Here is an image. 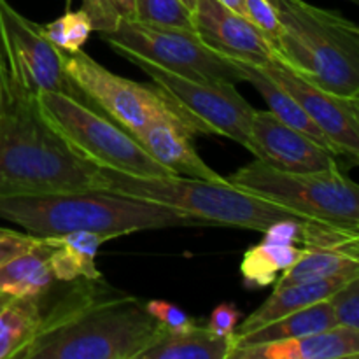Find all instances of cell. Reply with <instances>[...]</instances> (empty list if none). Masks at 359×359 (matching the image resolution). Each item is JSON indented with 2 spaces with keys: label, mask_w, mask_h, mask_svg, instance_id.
<instances>
[{
  "label": "cell",
  "mask_w": 359,
  "mask_h": 359,
  "mask_svg": "<svg viewBox=\"0 0 359 359\" xmlns=\"http://www.w3.org/2000/svg\"><path fill=\"white\" fill-rule=\"evenodd\" d=\"M55 191H104L102 168L49 125L0 30V195Z\"/></svg>",
  "instance_id": "1"
},
{
  "label": "cell",
  "mask_w": 359,
  "mask_h": 359,
  "mask_svg": "<svg viewBox=\"0 0 359 359\" xmlns=\"http://www.w3.org/2000/svg\"><path fill=\"white\" fill-rule=\"evenodd\" d=\"M53 305L41 297V332L18 359H137L165 332L140 298L104 279L72 280Z\"/></svg>",
  "instance_id": "2"
},
{
  "label": "cell",
  "mask_w": 359,
  "mask_h": 359,
  "mask_svg": "<svg viewBox=\"0 0 359 359\" xmlns=\"http://www.w3.org/2000/svg\"><path fill=\"white\" fill-rule=\"evenodd\" d=\"M0 219L35 237L98 231L114 237L144 230L200 226L182 210L111 191H55L0 195Z\"/></svg>",
  "instance_id": "3"
},
{
  "label": "cell",
  "mask_w": 359,
  "mask_h": 359,
  "mask_svg": "<svg viewBox=\"0 0 359 359\" xmlns=\"http://www.w3.org/2000/svg\"><path fill=\"white\" fill-rule=\"evenodd\" d=\"M283 25L280 62L323 90L359 93V28L335 11L305 0H270Z\"/></svg>",
  "instance_id": "4"
},
{
  "label": "cell",
  "mask_w": 359,
  "mask_h": 359,
  "mask_svg": "<svg viewBox=\"0 0 359 359\" xmlns=\"http://www.w3.org/2000/svg\"><path fill=\"white\" fill-rule=\"evenodd\" d=\"M104 191L168 205L182 210L209 226H235L265 231L283 219L305 221L300 214L259 198L238 186L224 181H205L172 175V177H139L102 168Z\"/></svg>",
  "instance_id": "5"
},
{
  "label": "cell",
  "mask_w": 359,
  "mask_h": 359,
  "mask_svg": "<svg viewBox=\"0 0 359 359\" xmlns=\"http://www.w3.org/2000/svg\"><path fill=\"white\" fill-rule=\"evenodd\" d=\"M37 98L49 125L69 144L70 149L84 160L100 168L139 177L175 175L158 163L132 133L98 109L55 91H42Z\"/></svg>",
  "instance_id": "6"
},
{
  "label": "cell",
  "mask_w": 359,
  "mask_h": 359,
  "mask_svg": "<svg viewBox=\"0 0 359 359\" xmlns=\"http://www.w3.org/2000/svg\"><path fill=\"white\" fill-rule=\"evenodd\" d=\"M231 184L300 214L305 221L354 226L359 223V184L340 168L284 172L255 160L228 177Z\"/></svg>",
  "instance_id": "7"
},
{
  "label": "cell",
  "mask_w": 359,
  "mask_h": 359,
  "mask_svg": "<svg viewBox=\"0 0 359 359\" xmlns=\"http://www.w3.org/2000/svg\"><path fill=\"white\" fill-rule=\"evenodd\" d=\"M65 72L88 105L104 112L133 137L158 118L179 123L193 137L210 135L156 83L142 84L118 76L83 49L72 55L65 53Z\"/></svg>",
  "instance_id": "8"
},
{
  "label": "cell",
  "mask_w": 359,
  "mask_h": 359,
  "mask_svg": "<svg viewBox=\"0 0 359 359\" xmlns=\"http://www.w3.org/2000/svg\"><path fill=\"white\" fill-rule=\"evenodd\" d=\"M100 39L116 53H133L191 79L224 84L245 83L238 63L212 51L200 41L195 30L123 20L112 32H102Z\"/></svg>",
  "instance_id": "9"
},
{
  "label": "cell",
  "mask_w": 359,
  "mask_h": 359,
  "mask_svg": "<svg viewBox=\"0 0 359 359\" xmlns=\"http://www.w3.org/2000/svg\"><path fill=\"white\" fill-rule=\"evenodd\" d=\"M128 62L163 88L189 116L196 119L210 135H224L249 147V130L256 109L237 91V84L209 83L170 72L149 60L128 51H119Z\"/></svg>",
  "instance_id": "10"
},
{
  "label": "cell",
  "mask_w": 359,
  "mask_h": 359,
  "mask_svg": "<svg viewBox=\"0 0 359 359\" xmlns=\"http://www.w3.org/2000/svg\"><path fill=\"white\" fill-rule=\"evenodd\" d=\"M0 30L14 67L35 93L55 91L84 102L65 72V53L49 41L44 27L18 13L7 0H0Z\"/></svg>",
  "instance_id": "11"
},
{
  "label": "cell",
  "mask_w": 359,
  "mask_h": 359,
  "mask_svg": "<svg viewBox=\"0 0 359 359\" xmlns=\"http://www.w3.org/2000/svg\"><path fill=\"white\" fill-rule=\"evenodd\" d=\"M258 69L297 98L337 154H347L359 163V111L354 98L323 90L280 60Z\"/></svg>",
  "instance_id": "12"
},
{
  "label": "cell",
  "mask_w": 359,
  "mask_h": 359,
  "mask_svg": "<svg viewBox=\"0 0 359 359\" xmlns=\"http://www.w3.org/2000/svg\"><path fill=\"white\" fill-rule=\"evenodd\" d=\"M193 28L203 44L233 62L263 67L279 60L265 35L219 0H196Z\"/></svg>",
  "instance_id": "13"
},
{
  "label": "cell",
  "mask_w": 359,
  "mask_h": 359,
  "mask_svg": "<svg viewBox=\"0 0 359 359\" xmlns=\"http://www.w3.org/2000/svg\"><path fill=\"white\" fill-rule=\"evenodd\" d=\"M248 149L256 160L284 172L305 174L339 167L335 154L311 137L287 126L270 111H255Z\"/></svg>",
  "instance_id": "14"
},
{
  "label": "cell",
  "mask_w": 359,
  "mask_h": 359,
  "mask_svg": "<svg viewBox=\"0 0 359 359\" xmlns=\"http://www.w3.org/2000/svg\"><path fill=\"white\" fill-rule=\"evenodd\" d=\"M135 139L142 144L144 149L158 163L174 172L175 175L205 179V181H224L226 179L221 177L200 158L191 144V133L172 119H153L142 132L137 133Z\"/></svg>",
  "instance_id": "15"
},
{
  "label": "cell",
  "mask_w": 359,
  "mask_h": 359,
  "mask_svg": "<svg viewBox=\"0 0 359 359\" xmlns=\"http://www.w3.org/2000/svg\"><path fill=\"white\" fill-rule=\"evenodd\" d=\"M359 358V330L337 325L325 332L262 346L233 349L228 359H346Z\"/></svg>",
  "instance_id": "16"
},
{
  "label": "cell",
  "mask_w": 359,
  "mask_h": 359,
  "mask_svg": "<svg viewBox=\"0 0 359 359\" xmlns=\"http://www.w3.org/2000/svg\"><path fill=\"white\" fill-rule=\"evenodd\" d=\"M349 279H353V277L340 276L330 277V279L307 280V283H297L284 287H276L273 293L252 314H249L242 321V325L237 326L235 335L252 332V330L269 325L272 321H277V319L284 318V316L293 314V312L302 311L305 307H311V305L319 304L323 300H328Z\"/></svg>",
  "instance_id": "17"
},
{
  "label": "cell",
  "mask_w": 359,
  "mask_h": 359,
  "mask_svg": "<svg viewBox=\"0 0 359 359\" xmlns=\"http://www.w3.org/2000/svg\"><path fill=\"white\" fill-rule=\"evenodd\" d=\"M53 245L41 238L35 248L0 266V297L41 298L58 283L51 269Z\"/></svg>",
  "instance_id": "18"
},
{
  "label": "cell",
  "mask_w": 359,
  "mask_h": 359,
  "mask_svg": "<svg viewBox=\"0 0 359 359\" xmlns=\"http://www.w3.org/2000/svg\"><path fill=\"white\" fill-rule=\"evenodd\" d=\"M111 238L116 237L98 231H72L58 237H46L53 245L51 269L56 280L69 284L77 279H102L95 259L102 244Z\"/></svg>",
  "instance_id": "19"
},
{
  "label": "cell",
  "mask_w": 359,
  "mask_h": 359,
  "mask_svg": "<svg viewBox=\"0 0 359 359\" xmlns=\"http://www.w3.org/2000/svg\"><path fill=\"white\" fill-rule=\"evenodd\" d=\"M337 325L339 323H337L335 309L328 298V300H323L319 304L311 305V307L293 312V314L284 316V318L269 323V325L259 326L252 332L233 335V349L298 339V337L311 335V333L325 332V330L333 328Z\"/></svg>",
  "instance_id": "20"
},
{
  "label": "cell",
  "mask_w": 359,
  "mask_h": 359,
  "mask_svg": "<svg viewBox=\"0 0 359 359\" xmlns=\"http://www.w3.org/2000/svg\"><path fill=\"white\" fill-rule=\"evenodd\" d=\"M231 349L233 339L193 325L179 332H163L137 359H228Z\"/></svg>",
  "instance_id": "21"
},
{
  "label": "cell",
  "mask_w": 359,
  "mask_h": 359,
  "mask_svg": "<svg viewBox=\"0 0 359 359\" xmlns=\"http://www.w3.org/2000/svg\"><path fill=\"white\" fill-rule=\"evenodd\" d=\"M238 67L244 72L245 83L251 84L256 91L263 97V100L269 105V111L273 112L277 118L283 123H286L291 128L298 130L304 135L311 137L312 140H316L318 144H321L323 147L333 153L337 156V151L333 149V146L330 144V140L326 139L325 133L318 128L314 121L311 119V116L305 112V109L298 104L297 98L293 95L287 93L283 86L276 83L273 79H270L265 72L258 69L255 65H249V63H241L237 62Z\"/></svg>",
  "instance_id": "22"
},
{
  "label": "cell",
  "mask_w": 359,
  "mask_h": 359,
  "mask_svg": "<svg viewBox=\"0 0 359 359\" xmlns=\"http://www.w3.org/2000/svg\"><path fill=\"white\" fill-rule=\"evenodd\" d=\"M41 298H11L0 312V359H18L41 332Z\"/></svg>",
  "instance_id": "23"
},
{
  "label": "cell",
  "mask_w": 359,
  "mask_h": 359,
  "mask_svg": "<svg viewBox=\"0 0 359 359\" xmlns=\"http://www.w3.org/2000/svg\"><path fill=\"white\" fill-rule=\"evenodd\" d=\"M305 248L298 244H270L262 241L248 249L242 258L241 272L244 286L249 290L276 284L279 273L293 266L304 256Z\"/></svg>",
  "instance_id": "24"
},
{
  "label": "cell",
  "mask_w": 359,
  "mask_h": 359,
  "mask_svg": "<svg viewBox=\"0 0 359 359\" xmlns=\"http://www.w3.org/2000/svg\"><path fill=\"white\" fill-rule=\"evenodd\" d=\"M340 276H359V262L330 249L305 248L304 256L293 266L280 273L279 279L276 280V287Z\"/></svg>",
  "instance_id": "25"
},
{
  "label": "cell",
  "mask_w": 359,
  "mask_h": 359,
  "mask_svg": "<svg viewBox=\"0 0 359 359\" xmlns=\"http://www.w3.org/2000/svg\"><path fill=\"white\" fill-rule=\"evenodd\" d=\"M44 32L56 48L62 49L67 55H72V53L81 51L86 44L88 37L93 32V25L83 9L69 11L58 20L44 25Z\"/></svg>",
  "instance_id": "26"
},
{
  "label": "cell",
  "mask_w": 359,
  "mask_h": 359,
  "mask_svg": "<svg viewBox=\"0 0 359 359\" xmlns=\"http://www.w3.org/2000/svg\"><path fill=\"white\" fill-rule=\"evenodd\" d=\"M135 20L147 25L193 28V11L182 0H135Z\"/></svg>",
  "instance_id": "27"
},
{
  "label": "cell",
  "mask_w": 359,
  "mask_h": 359,
  "mask_svg": "<svg viewBox=\"0 0 359 359\" xmlns=\"http://www.w3.org/2000/svg\"><path fill=\"white\" fill-rule=\"evenodd\" d=\"M81 9L98 34L112 32L123 20H135V0H83Z\"/></svg>",
  "instance_id": "28"
},
{
  "label": "cell",
  "mask_w": 359,
  "mask_h": 359,
  "mask_svg": "<svg viewBox=\"0 0 359 359\" xmlns=\"http://www.w3.org/2000/svg\"><path fill=\"white\" fill-rule=\"evenodd\" d=\"M244 14L259 32L272 44L280 60V35H283V25H280L279 14L270 0H244Z\"/></svg>",
  "instance_id": "29"
},
{
  "label": "cell",
  "mask_w": 359,
  "mask_h": 359,
  "mask_svg": "<svg viewBox=\"0 0 359 359\" xmlns=\"http://www.w3.org/2000/svg\"><path fill=\"white\" fill-rule=\"evenodd\" d=\"M335 309L337 323L359 330V276L347 280L337 293L330 297Z\"/></svg>",
  "instance_id": "30"
},
{
  "label": "cell",
  "mask_w": 359,
  "mask_h": 359,
  "mask_svg": "<svg viewBox=\"0 0 359 359\" xmlns=\"http://www.w3.org/2000/svg\"><path fill=\"white\" fill-rule=\"evenodd\" d=\"M144 305L165 332H179L195 325V321L182 309L167 300H149L144 302Z\"/></svg>",
  "instance_id": "31"
},
{
  "label": "cell",
  "mask_w": 359,
  "mask_h": 359,
  "mask_svg": "<svg viewBox=\"0 0 359 359\" xmlns=\"http://www.w3.org/2000/svg\"><path fill=\"white\" fill-rule=\"evenodd\" d=\"M41 242V237L30 233H18V231L0 228V266L14 259L16 256L30 251Z\"/></svg>",
  "instance_id": "32"
},
{
  "label": "cell",
  "mask_w": 359,
  "mask_h": 359,
  "mask_svg": "<svg viewBox=\"0 0 359 359\" xmlns=\"http://www.w3.org/2000/svg\"><path fill=\"white\" fill-rule=\"evenodd\" d=\"M241 318H242V312L238 311L233 304H219L216 309H214L212 314H210L207 328L217 337L233 339Z\"/></svg>",
  "instance_id": "33"
},
{
  "label": "cell",
  "mask_w": 359,
  "mask_h": 359,
  "mask_svg": "<svg viewBox=\"0 0 359 359\" xmlns=\"http://www.w3.org/2000/svg\"><path fill=\"white\" fill-rule=\"evenodd\" d=\"M223 6L230 7L231 11H235V13H244V0H219Z\"/></svg>",
  "instance_id": "34"
},
{
  "label": "cell",
  "mask_w": 359,
  "mask_h": 359,
  "mask_svg": "<svg viewBox=\"0 0 359 359\" xmlns=\"http://www.w3.org/2000/svg\"><path fill=\"white\" fill-rule=\"evenodd\" d=\"M11 298H6V297H0V312L4 311V307H6L7 305V302H9Z\"/></svg>",
  "instance_id": "35"
},
{
  "label": "cell",
  "mask_w": 359,
  "mask_h": 359,
  "mask_svg": "<svg viewBox=\"0 0 359 359\" xmlns=\"http://www.w3.org/2000/svg\"><path fill=\"white\" fill-rule=\"evenodd\" d=\"M182 2H184L186 4V6H188L189 7V9H195V4H196V0H182Z\"/></svg>",
  "instance_id": "36"
},
{
  "label": "cell",
  "mask_w": 359,
  "mask_h": 359,
  "mask_svg": "<svg viewBox=\"0 0 359 359\" xmlns=\"http://www.w3.org/2000/svg\"><path fill=\"white\" fill-rule=\"evenodd\" d=\"M354 100H356V107H358V111H359V98L354 97Z\"/></svg>",
  "instance_id": "37"
},
{
  "label": "cell",
  "mask_w": 359,
  "mask_h": 359,
  "mask_svg": "<svg viewBox=\"0 0 359 359\" xmlns=\"http://www.w3.org/2000/svg\"><path fill=\"white\" fill-rule=\"evenodd\" d=\"M353 2H356V4H359V0H353Z\"/></svg>",
  "instance_id": "38"
},
{
  "label": "cell",
  "mask_w": 359,
  "mask_h": 359,
  "mask_svg": "<svg viewBox=\"0 0 359 359\" xmlns=\"http://www.w3.org/2000/svg\"><path fill=\"white\" fill-rule=\"evenodd\" d=\"M358 228H359V223H358Z\"/></svg>",
  "instance_id": "39"
},
{
  "label": "cell",
  "mask_w": 359,
  "mask_h": 359,
  "mask_svg": "<svg viewBox=\"0 0 359 359\" xmlns=\"http://www.w3.org/2000/svg\"><path fill=\"white\" fill-rule=\"evenodd\" d=\"M358 98H359V93H358Z\"/></svg>",
  "instance_id": "40"
},
{
  "label": "cell",
  "mask_w": 359,
  "mask_h": 359,
  "mask_svg": "<svg viewBox=\"0 0 359 359\" xmlns=\"http://www.w3.org/2000/svg\"><path fill=\"white\" fill-rule=\"evenodd\" d=\"M69 2H70V0H69Z\"/></svg>",
  "instance_id": "41"
}]
</instances>
